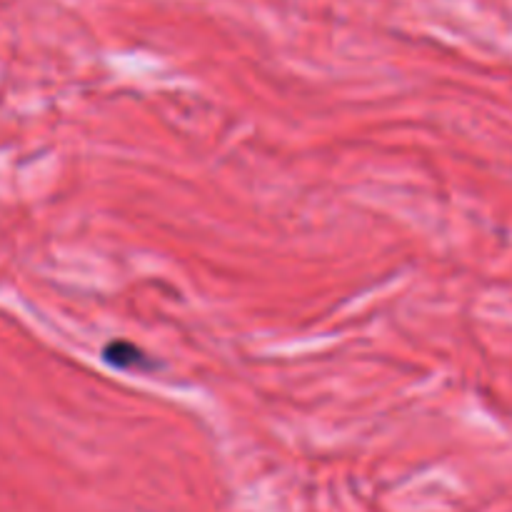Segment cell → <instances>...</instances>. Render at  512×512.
<instances>
[{
    "label": "cell",
    "instance_id": "obj_1",
    "mask_svg": "<svg viewBox=\"0 0 512 512\" xmlns=\"http://www.w3.org/2000/svg\"><path fill=\"white\" fill-rule=\"evenodd\" d=\"M105 360L115 368H123V370H140L148 360L145 355L140 353V348H135L133 343H125V340H115L105 348Z\"/></svg>",
    "mask_w": 512,
    "mask_h": 512
}]
</instances>
